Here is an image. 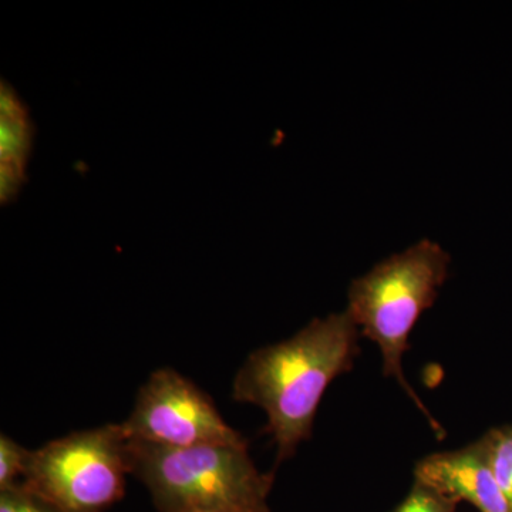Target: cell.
I'll use <instances>...</instances> for the list:
<instances>
[{"label":"cell","instance_id":"cell-1","mask_svg":"<svg viewBox=\"0 0 512 512\" xmlns=\"http://www.w3.org/2000/svg\"><path fill=\"white\" fill-rule=\"evenodd\" d=\"M349 312L315 319L292 338L252 352L232 383V399L254 404L268 417L276 463L312 436L313 421L329 384L349 372L359 353Z\"/></svg>","mask_w":512,"mask_h":512},{"label":"cell","instance_id":"cell-2","mask_svg":"<svg viewBox=\"0 0 512 512\" xmlns=\"http://www.w3.org/2000/svg\"><path fill=\"white\" fill-rule=\"evenodd\" d=\"M128 456L160 512H269L275 477L256 468L248 443L177 448L128 439Z\"/></svg>","mask_w":512,"mask_h":512},{"label":"cell","instance_id":"cell-3","mask_svg":"<svg viewBox=\"0 0 512 512\" xmlns=\"http://www.w3.org/2000/svg\"><path fill=\"white\" fill-rule=\"evenodd\" d=\"M450 261L439 244L423 239L355 279L348 292L349 315L363 335L379 346L384 376L397 380L439 436L443 429L407 382L402 360L410 332L446 282Z\"/></svg>","mask_w":512,"mask_h":512},{"label":"cell","instance_id":"cell-4","mask_svg":"<svg viewBox=\"0 0 512 512\" xmlns=\"http://www.w3.org/2000/svg\"><path fill=\"white\" fill-rule=\"evenodd\" d=\"M130 474L123 424L74 431L30 451L22 485L63 512H104L119 503Z\"/></svg>","mask_w":512,"mask_h":512},{"label":"cell","instance_id":"cell-5","mask_svg":"<svg viewBox=\"0 0 512 512\" xmlns=\"http://www.w3.org/2000/svg\"><path fill=\"white\" fill-rule=\"evenodd\" d=\"M128 439L165 447L248 443L232 429L207 393L170 367L151 373L123 421Z\"/></svg>","mask_w":512,"mask_h":512},{"label":"cell","instance_id":"cell-6","mask_svg":"<svg viewBox=\"0 0 512 512\" xmlns=\"http://www.w3.org/2000/svg\"><path fill=\"white\" fill-rule=\"evenodd\" d=\"M416 481L454 501H467L480 512H512L491 468L483 437L467 447L431 454L419 461Z\"/></svg>","mask_w":512,"mask_h":512},{"label":"cell","instance_id":"cell-7","mask_svg":"<svg viewBox=\"0 0 512 512\" xmlns=\"http://www.w3.org/2000/svg\"><path fill=\"white\" fill-rule=\"evenodd\" d=\"M32 128L25 107L2 87V200L9 201L25 178Z\"/></svg>","mask_w":512,"mask_h":512},{"label":"cell","instance_id":"cell-8","mask_svg":"<svg viewBox=\"0 0 512 512\" xmlns=\"http://www.w3.org/2000/svg\"><path fill=\"white\" fill-rule=\"evenodd\" d=\"M483 440L495 480L512 510V424L488 431Z\"/></svg>","mask_w":512,"mask_h":512},{"label":"cell","instance_id":"cell-9","mask_svg":"<svg viewBox=\"0 0 512 512\" xmlns=\"http://www.w3.org/2000/svg\"><path fill=\"white\" fill-rule=\"evenodd\" d=\"M30 450L6 434L0 436V491L22 483L28 468Z\"/></svg>","mask_w":512,"mask_h":512},{"label":"cell","instance_id":"cell-10","mask_svg":"<svg viewBox=\"0 0 512 512\" xmlns=\"http://www.w3.org/2000/svg\"><path fill=\"white\" fill-rule=\"evenodd\" d=\"M457 501L439 493L429 485L416 481L413 490L393 512H454Z\"/></svg>","mask_w":512,"mask_h":512},{"label":"cell","instance_id":"cell-11","mask_svg":"<svg viewBox=\"0 0 512 512\" xmlns=\"http://www.w3.org/2000/svg\"><path fill=\"white\" fill-rule=\"evenodd\" d=\"M0 512H63L42 495L18 484L0 491Z\"/></svg>","mask_w":512,"mask_h":512}]
</instances>
